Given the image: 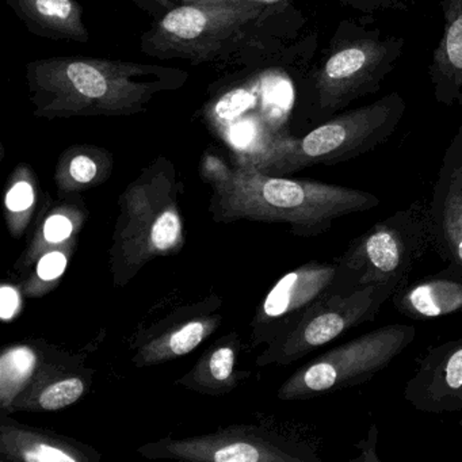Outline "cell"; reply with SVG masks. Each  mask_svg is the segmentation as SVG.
Instances as JSON below:
<instances>
[{
    "label": "cell",
    "instance_id": "1",
    "mask_svg": "<svg viewBox=\"0 0 462 462\" xmlns=\"http://www.w3.org/2000/svg\"><path fill=\"white\" fill-rule=\"evenodd\" d=\"M202 177L213 189L210 210L216 221L286 224L296 236L326 234L337 218L380 205L374 194L358 189L228 167L213 155H205Z\"/></svg>",
    "mask_w": 462,
    "mask_h": 462
},
{
    "label": "cell",
    "instance_id": "2",
    "mask_svg": "<svg viewBox=\"0 0 462 462\" xmlns=\"http://www.w3.org/2000/svg\"><path fill=\"white\" fill-rule=\"evenodd\" d=\"M186 78L170 67L79 56L42 59L26 69L33 115L45 120L147 112L159 94L177 90Z\"/></svg>",
    "mask_w": 462,
    "mask_h": 462
},
{
    "label": "cell",
    "instance_id": "3",
    "mask_svg": "<svg viewBox=\"0 0 462 462\" xmlns=\"http://www.w3.org/2000/svg\"><path fill=\"white\" fill-rule=\"evenodd\" d=\"M155 163L120 199L121 213L110 250L116 285H125L148 262L172 255L185 245L174 170Z\"/></svg>",
    "mask_w": 462,
    "mask_h": 462
},
{
    "label": "cell",
    "instance_id": "4",
    "mask_svg": "<svg viewBox=\"0 0 462 462\" xmlns=\"http://www.w3.org/2000/svg\"><path fill=\"white\" fill-rule=\"evenodd\" d=\"M431 245L430 209L413 202L370 226L337 256L329 294L348 296L383 283L400 291Z\"/></svg>",
    "mask_w": 462,
    "mask_h": 462
},
{
    "label": "cell",
    "instance_id": "5",
    "mask_svg": "<svg viewBox=\"0 0 462 462\" xmlns=\"http://www.w3.org/2000/svg\"><path fill=\"white\" fill-rule=\"evenodd\" d=\"M416 337L408 324H388L348 340L293 373L278 391L285 402L310 400L362 385L385 370Z\"/></svg>",
    "mask_w": 462,
    "mask_h": 462
},
{
    "label": "cell",
    "instance_id": "6",
    "mask_svg": "<svg viewBox=\"0 0 462 462\" xmlns=\"http://www.w3.org/2000/svg\"><path fill=\"white\" fill-rule=\"evenodd\" d=\"M262 10L261 0L182 5L145 34L143 52L159 59L208 60L236 44Z\"/></svg>",
    "mask_w": 462,
    "mask_h": 462
},
{
    "label": "cell",
    "instance_id": "7",
    "mask_svg": "<svg viewBox=\"0 0 462 462\" xmlns=\"http://www.w3.org/2000/svg\"><path fill=\"white\" fill-rule=\"evenodd\" d=\"M404 112L405 102L392 93L321 124L301 139L291 137L275 175L282 177L315 164L332 166L364 155L389 139Z\"/></svg>",
    "mask_w": 462,
    "mask_h": 462
},
{
    "label": "cell",
    "instance_id": "8",
    "mask_svg": "<svg viewBox=\"0 0 462 462\" xmlns=\"http://www.w3.org/2000/svg\"><path fill=\"white\" fill-rule=\"evenodd\" d=\"M269 93L266 82L254 80L221 97L208 117L231 151L235 166L275 175L291 136L274 126Z\"/></svg>",
    "mask_w": 462,
    "mask_h": 462
},
{
    "label": "cell",
    "instance_id": "9",
    "mask_svg": "<svg viewBox=\"0 0 462 462\" xmlns=\"http://www.w3.org/2000/svg\"><path fill=\"white\" fill-rule=\"evenodd\" d=\"M402 44V40H381L378 32L343 37L337 32L316 79L321 112L334 115L359 97L377 91L381 80L393 69Z\"/></svg>",
    "mask_w": 462,
    "mask_h": 462
},
{
    "label": "cell",
    "instance_id": "10",
    "mask_svg": "<svg viewBox=\"0 0 462 462\" xmlns=\"http://www.w3.org/2000/svg\"><path fill=\"white\" fill-rule=\"evenodd\" d=\"M396 291V286L383 283L367 286L348 296L328 294L305 313L291 334L269 345L259 364L285 366L299 361L350 329L373 320Z\"/></svg>",
    "mask_w": 462,
    "mask_h": 462
},
{
    "label": "cell",
    "instance_id": "11",
    "mask_svg": "<svg viewBox=\"0 0 462 462\" xmlns=\"http://www.w3.org/2000/svg\"><path fill=\"white\" fill-rule=\"evenodd\" d=\"M337 274V259L313 261L281 277L258 308L254 329L255 343H272L291 334L305 313L324 297Z\"/></svg>",
    "mask_w": 462,
    "mask_h": 462
},
{
    "label": "cell",
    "instance_id": "12",
    "mask_svg": "<svg viewBox=\"0 0 462 462\" xmlns=\"http://www.w3.org/2000/svg\"><path fill=\"white\" fill-rule=\"evenodd\" d=\"M162 456L196 462H319L308 446L247 431H224L172 440Z\"/></svg>",
    "mask_w": 462,
    "mask_h": 462
},
{
    "label": "cell",
    "instance_id": "13",
    "mask_svg": "<svg viewBox=\"0 0 462 462\" xmlns=\"http://www.w3.org/2000/svg\"><path fill=\"white\" fill-rule=\"evenodd\" d=\"M404 399L426 413L462 411V337L430 348L404 386Z\"/></svg>",
    "mask_w": 462,
    "mask_h": 462
},
{
    "label": "cell",
    "instance_id": "14",
    "mask_svg": "<svg viewBox=\"0 0 462 462\" xmlns=\"http://www.w3.org/2000/svg\"><path fill=\"white\" fill-rule=\"evenodd\" d=\"M397 312L412 320H435L462 312V272L446 269L408 282L391 297Z\"/></svg>",
    "mask_w": 462,
    "mask_h": 462
},
{
    "label": "cell",
    "instance_id": "15",
    "mask_svg": "<svg viewBox=\"0 0 462 462\" xmlns=\"http://www.w3.org/2000/svg\"><path fill=\"white\" fill-rule=\"evenodd\" d=\"M432 245L448 264L462 272V183L442 167L431 204Z\"/></svg>",
    "mask_w": 462,
    "mask_h": 462
},
{
    "label": "cell",
    "instance_id": "16",
    "mask_svg": "<svg viewBox=\"0 0 462 462\" xmlns=\"http://www.w3.org/2000/svg\"><path fill=\"white\" fill-rule=\"evenodd\" d=\"M443 37L432 55L430 78L440 104L462 99V0H442Z\"/></svg>",
    "mask_w": 462,
    "mask_h": 462
},
{
    "label": "cell",
    "instance_id": "17",
    "mask_svg": "<svg viewBox=\"0 0 462 462\" xmlns=\"http://www.w3.org/2000/svg\"><path fill=\"white\" fill-rule=\"evenodd\" d=\"M26 28L37 36L67 42L90 40L77 0H6Z\"/></svg>",
    "mask_w": 462,
    "mask_h": 462
},
{
    "label": "cell",
    "instance_id": "18",
    "mask_svg": "<svg viewBox=\"0 0 462 462\" xmlns=\"http://www.w3.org/2000/svg\"><path fill=\"white\" fill-rule=\"evenodd\" d=\"M2 458L15 462H85L88 454L60 438L26 427H0Z\"/></svg>",
    "mask_w": 462,
    "mask_h": 462
},
{
    "label": "cell",
    "instance_id": "19",
    "mask_svg": "<svg viewBox=\"0 0 462 462\" xmlns=\"http://www.w3.org/2000/svg\"><path fill=\"white\" fill-rule=\"evenodd\" d=\"M112 155L94 145H75L60 156L55 180L60 193H79L105 182L112 172Z\"/></svg>",
    "mask_w": 462,
    "mask_h": 462
},
{
    "label": "cell",
    "instance_id": "20",
    "mask_svg": "<svg viewBox=\"0 0 462 462\" xmlns=\"http://www.w3.org/2000/svg\"><path fill=\"white\" fill-rule=\"evenodd\" d=\"M220 323L221 319L218 316H205L178 324L174 328L143 346L134 362L137 366H150L188 356L209 337Z\"/></svg>",
    "mask_w": 462,
    "mask_h": 462
},
{
    "label": "cell",
    "instance_id": "21",
    "mask_svg": "<svg viewBox=\"0 0 462 462\" xmlns=\"http://www.w3.org/2000/svg\"><path fill=\"white\" fill-rule=\"evenodd\" d=\"M85 218L86 213L77 205L61 204L48 213L34 234L28 250L21 255L23 269L36 262L47 251L75 242Z\"/></svg>",
    "mask_w": 462,
    "mask_h": 462
},
{
    "label": "cell",
    "instance_id": "22",
    "mask_svg": "<svg viewBox=\"0 0 462 462\" xmlns=\"http://www.w3.org/2000/svg\"><path fill=\"white\" fill-rule=\"evenodd\" d=\"M235 364H236V342L218 343L199 359L193 372L189 373L182 383L189 388L199 389L209 393H223L234 388Z\"/></svg>",
    "mask_w": 462,
    "mask_h": 462
},
{
    "label": "cell",
    "instance_id": "23",
    "mask_svg": "<svg viewBox=\"0 0 462 462\" xmlns=\"http://www.w3.org/2000/svg\"><path fill=\"white\" fill-rule=\"evenodd\" d=\"M39 366V354L28 345L10 346L0 356V405L12 410L29 388Z\"/></svg>",
    "mask_w": 462,
    "mask_h": 462
},
{
    "label": "cell",
    "instance_id": "24",
    "mask_svg": "<svg viewBox=\"0 0 462 462\" xmlns=\"http://www.w3.org/2000/svg\"><path fill=\"white\" fill-rule=\"evenodd\" d=\"M37 202V189L33 172L25 164L15 170L10 178L5 196V213L10 234L20 237L31 223Z\"/></svg>",
    "mask_w": 462,
    "mask_h": 462
},
{
    "label": "cell",
    "instance_id": "25",
    "mask_svg": "<svg viewBox=\"0 0 462 462\" xmlns=\"http://www.w3.org/2000/svg\"><path fill=\"white\" fill-rule=\"evenodd\" d=\"M77 248V240L63 245V247L55 248V250L47 251L42 254L36 261L33 274L25 281L23 285V291L26 297L39 299L44 294L58 286L59 281L63 277L64 273L69 267V259Z\"/></svg>",
    "mask_w": 462,
    "mask_h": 462
},
{
    "label": "cell",
    "instance_id": "26",
    "mask_svg": "<svg viewBox=\"0 0 462 462\" xmlns=\"http://www.w3.org/2000/svg\"><path fill=\"white\" fill-rule=\"evenodd\" d=\"M86 392L85 381L77 375L59 377L37 389L34 402L26 410L59 411L77 402Z\"/></svg>",
    "mask_w": 462,
    "mask_h": 462
},
{
    "label": "cell",
    "instance_id": "27",
    "mask_svg": "<svg viewBox=\"0 0 462 462\" xmlns=\"http://www.w3.org/2000/svg\"><path fill=\"white\" fill-rule=\"evenodd\" d=\"M23 289L15 288L12 283H4L0 288V319L5 323L14 320L23 308Z\"/></svg>",
    "mask_w": 462,
    "mask_h": 462
},
{
    "label": "cell",
    "instance_id": "28",
    "mask_svg": "<svg viewBox=\"0 0 462 462\" xmlns=\"http://www.w3.org/2000/svg\"><path fill=\"white\" fill-rule=\"evenodd\" d=\"M378 443V429L377 424L372 423L366 438L356 443V448H358L359 454L354 457L351 461L353 462H380V457L377 454Z\"/></svg>",
    "mask_w": 462,
    "mask_h": 462
},
{
    "label": "cell",
    "instance_id": "29",
    "mask_svg": "<svg viewBox=\"0 0 462 462\" xmlns=\"http://www.w3.org/2000/svg\"><path fill=\"white\" fill-rule=\"evenodd\" d=\"M443 167L456 175L457 180L462 183V134H459V136L454 140L453 145L448 148Z\"/></svg>",
    "mask_w": 462,
    "mask_h": 462
}]
</instances>
